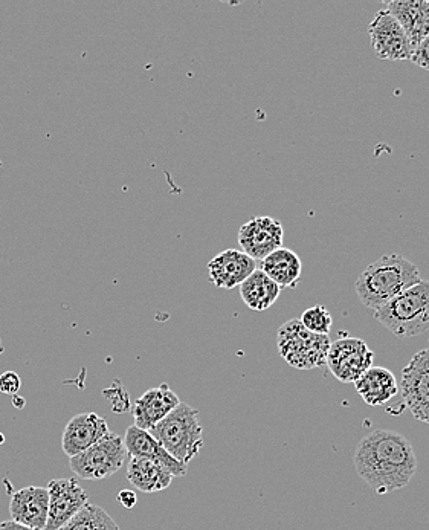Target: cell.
<instances>
[{"label": "cell", "instance_id": "obj_2", "mask_svg": "<svg viewBox=\"0 0 429 530\" xmlns=\"http://www.w3.org/2000/svg\"><path fill=\"white\" fill-rule=\"evenodd\" d=\"M420 280L419 269L413 262L399 254H385L359 274L355 291L364 306L378 311Z\"/></svg>", "mask_w": 429, "mask_h": 530}, {"label": "cell", "instance_id": "obj_8", "mask_svg": "<svg viewBox=\"0 0 429 530\" xmlns=\"http://www.w3.org/2000/svg\"><path fill=\"white\" fill-rule=\"evenodd\" d=\"M371 46L376 57L388 62H407L413 55V46L407 34L387 10L376 13L368 25Z\"/></svg>", "mask_w": 429, "mask_h": 530}, {"label": "cell", "instance_id": "obj_19", "mask_svg": "<svg viewBox=\"0 0 429 530\" xmlns=\"http://www.w3.org/2000/svg\"><path fill=\"white\" fill-rule=\"evenodd\" d=\"M260 269L281 289H294L297 288L301 274H303V263L292 249L281 246L262 260Z\"/></svg>", "mask_w": 429, "mask_h": 530}, {"label": "cell", "instance_id": "obj_10", "mask_svg": "<svg viewBox=\"0 0 429 530\" xmlns=\"http://www.w3.org/2000/svg\"><path fill=\"white\" fill-rule=\"evenodd\" d=\"M49 514L45 530H62L84 506L89 497L75 479H55L48 485Z\"/></svg>", "mask_w": 429, "mask_h": 530}, {"label": "cell", "instance_id": "obj_28", "mask_svg": "<svg viewBox=\"0 0 429 530\" xmlns=\"http://www.w3.org/2000/svg\"><path fill=\"white\" fill-rule=\"evenodd\" d=\"M0 530H34L30 527L23 526V524L16 523V521H2L0 523Z\"/></svg>", "mask_w": 429, "mask_h": 530}, {"label": "cell", "instance_id": "obj_24", "mask_svg": "<svg viewBox=\"0 0 429 530\" xmlns=\"http://www.w3.org/2000/svg\"><path fill=\"white\" fill-rule=\"evenodd\" d=\"M103 396L110 402L113 413H126L130 410L129 392H127L123 382L118 381V379L104 390Z\"/></svg>", "mask_w": 429, "mask_h": 530}, {"label": "cell", "instance_id": "obj_3", "mask_svg": "<svg viewBox=\"0 0 429 530\" xmlns=\"http://www.w3.org/2000/svg\"><path fill=\"white\" fill-rule=\"evenodd\" d=\"M375 318L399 338L419 337L429 330V280L394 297L375 311Z\"/></svg>", "mask_w": 429, "mask_h": 530}, {"label": "cell", "instance_id": "obj_4", "mask_svg": "<svg viewBox=\"0 0 429 530\" xmlns=\"http://www.w3.org/2000/svg\"><path fill=\"white\" fill-rule=\"evenodd\" d=\"M149 433L173 459L187 466L204 446V428L199 422V411L184 402Z\"/></svg>", "mask_w": 429, "mask_h": 530}, {"label": "cell", "instance_id": "obj_18", "mask_svg": "<svg viewBox=\"0 0 429 530\" xmlns=\"http://www.w3.org/2000/svg\"><path fill=\"white\" fill-rule=\"evenodd\" d=\"M356 392L370 407L387 404L399 393L396 376L385 367H370L355 382Z\"/></svg>", "mask_w": 429, "mask_h": 530}, {"label": "cell", "instance_id": "obj_22", "mask_svg": "<svg viewBox=\"0 0 429 530\" xmlns=\"http://www.w3.org/2000/svg\"><path fill=\"white\" fill-rule=\"evenodd\" d=\"M62 530H120V527L100 506L88 503Z\"/></svg>", "mask_w": 429, "mask_h": 530}, {"label": "cell", "instance_id": "obj_1", "mask_svg": "<svg viewBox=\"0 0 429 530\" xmlns=\"http://www.w3.org/2000/svg\"><path fill=\"white\" fill-rule=\"evenodd\" d=\"M356 472L378 494L407 488L417 471L410 439L390 430H376L356 446Z\"/></svg>", "mask_w": 429, "mask_h": 530}, {"label": "cell", "instance_id": "obj_29", "mask_svg": "<svg viewBox=\"0 0 429 530\" xmlns=\"http://www.w3.org/2000/svg\"><path fill=\"white\" fill-rule=\"evenodd\" d=\"M14 407L20 408L22 410L23 407H25V399L19 398V396H14L13 398Z\"/></svg>", "mask_w": 429, "mask_h": 530}, {"label": "cell", "instance_id": "obj_9", "mask_svg": "<svg viewBox=\"0 0 429 530\" xmlns=\"http://www.w3.org/2000/svg\"><path fill=\"white\" fill-rule=\"evenodd\" d=\"M400 393L417 421L429 424V349L420 350L402 372Z\"/></svg>", "mask_w": 429, "mask_h": 530}, {"label": "cell", "instance_id": "obj_30", "mask_svg": "<svg viewBox=\"0 0 429 530\" xmlns=\"http://www.w3.org/2000/svg\"><path fill=\"white\" fill-rule=\"evenodd\" d=\"M0 443H4V436L2 434H0Z\"/></svg>", "mask_w": 429, "mask_h": 530}, {"label": "cell", "instance_id": "obj_7", "mask_svg": "<svg viewBox=\"0 0 429 530\" xmlns=\"http://www.w3.org/2000/svg\"><path fill=\"white\" fill-rule=\"evenodd\" d=\"M375 353L364 340L341 338L330 344L326 364L338 381L355 384L370 367H373Z\"/></svg>", "mask_w": 429, "mask_h": 530}, {"label": "cell", "instance_id": "obj_15", "mask_svg": "<svg viewBox=\"0 0 429 530\" xmlns=\"http://www.w3.org/2000/svg\"><path fill=\"white\" fill-rule=\"evenodd\" d=\"M257 269V262L239 249H226L208 263V275L216 288L234 289Z\"/></svg>", "mask_w": 429, "mask_h": 530}, {"label": "cell", "instance_id": "obj_17", "mask_svg": "<svg viewBox=\"0 0 429 530\" xmlns=\"http://www.w3.org/2000/svg\"><path fill=\"white\" fill-rule=\"evenodd\" d=\"M385 7H387L385 10L402 26L414 51V48L429 36V2L399 0V2H387Z\"/></svg>", "mask_w": 429, "mask_h": 530}, {"label": "cell", "instance_id": "obj_14", "mask_svg": "<svg viewBox=\"0 0 429 530\" xmlns=\"http://www.w3.org/2000/svg\"><path fill=\"white\" fill-rule=\"evenodd\" d=\"M11 520L34 530H45L49 514L48 489L28 486L14 492L10 501Z\"/></svg>", "mask_w": 429, "mask_h": 530}, {"label": "cell", "instance_id": "obj_20", "mask_svg": "<svg viewBox=\"0 0 429 530\" xmlns=\"http://www.w3.org/2000/svg\"><path fill=\"white\" fill-rule=\"evenodd\" d=\"M173 479H175L173 474L155 460L132 457L127 465V480L146 494L170 488Z\"/></svg>", "mask_w": 429, "mask_h": 530}, {"label": "cell", "instance_id": "obj_27", "mask_svg": "<svg viewBox=\"0 0 429 530\" xmlns=\"http://www.w3.org/2000/svg\"><path fill=\"white\" fill-rule=\"evenodd\" d=\"M117 500L120 501L121 505L126 509H133L138 503V497H136L135 492L130 491V489H124L120 494L117 495Z\"/></svg>", "mask_w": 429, "mask_h": 530}, {"label": "cell", "instance_id": "obj_25", "mask_svg": "<svg viewBox=\"0 0 429 530\" xmlns=\"http://www.w3.org/2000/svg\"><path fill=\"white\" fill-rule=\"evenodd\" d=\"M20 387H22V381L17 373L5 372L4 375H0V393L16 396Z\"/></svg>", "mask_w": 429, "mask_h": 530}, {"label": "cell", "instance_id": "obj_21", "mask_svg": "<svg viewBox=\"0 0 429 530\" xmlns=\"http://www.w3.org/2000/svg\"><path fill=\"white\" fill-rule=\"evenodd\" d=\"M281 288L262 271L255 269L240 285V297L251 311L263 312L280 297Z\"/></svg>", "mask_w": 429, "mask_h": 530}, {"label": "cell", "instance_id": "obj_5", "mask_svg": "<svg viewBox=\"0 0 429 530\" xmlns=\"http://www.w3.org/2000/svg\"><path fill=\"white\" fill-rule=\"evenodd\" d=\"M278 352L289 366L312 370L326 364L330 349L329 335L309 332L300 320H291L278 330Z\"/></svg>", "mask_w": 429, "mask_h": 530}, {"label": "cell", "instance_id": "obj_13", "mask_svg": "<svg viewBox=\"0 0 429 530\" xmlns=\"http://www.w3.org/2000/svg\"><path fill=\"white\" fill-rule=\"evenodd\" d=\"M181 404L179 396L171 390L170 385L161 384L150 388L141 398L136 399L132 408L135 427L150 431L164 421L165 417Z\"/></svg>", "mask_w": 429, "mask_h": 530}, {"label": "cell", "instance_id": "obj_16", "mask_svg": "<svg viewBox=\"0 0 429 530\" xmlns=\"http://www.w3.org/2000/svg\"><path fill=\"white\" fill-rule=\"evenodd\" d=\"M124 445H126L127 456L130 459L136 457V459L155 460V462L164 465L173 474V477H184L187 474L188 466L173 459L149 431L141 430V428L132 425V427L127 428Z\"/></svg>", "mask_w": 429, "mask_h": 530}, {"label": "cell", "instance_id": "obj_6", "mask_svg": "<svg viewBox=\"0 0 429 530\" xmlns=\"http://www.w3.org/2000/svg\"><path fill=\"white\" fill-rule=\"evenodd\" d=\"M126 457L124 437L109 431L89 450L69 459V465L75 476L80 477L81 480L97 482L117 474L123 468Z\"/></svg>", "mask_w": 429, "mask_h": 530}, {"label": "cell", "instance_id": "obj_23", "mask_svg": "<svg viewBox=\"0 0 429 530\" xmlns=\"http://www.w3.org/2000/svg\"><path fill=\"white\" fill-rule=\"evenodd\" d=\"M300 321L309 332L317 333V335H329L333 324L332 315L324 306H313L307 309L301 315Z\"/></svg>", "mask_w": 429, "mask_h": 530}, {"label": "cell", "instance_id": "obj_11", "mask_svg": "<svg viewBox=\"0 0 429 530\" xmlns=\"http://www.w3.org/2000/svg\"><path fill=\"white\" fill-rule=\"evenodd\" d=\"M283 225L274 217L260 216L243 223L239 230V245L252 260H265L283 245Z\"/></svg>", "mask_w": 429, "mask_h": 530}, {"label": "cell", "instance_id": "obj_26", "mask_svg": "<svg viewBox=\"0 0 429 530\" xmlns=\"http://www.w3.org/2000/svg\"><path fill=\"white\" fill-rule=\"evenodd\" d=\"M411 62L416 63L420 68L429 71V36L425 37V39L414 48L413 55H411Z\"/></svg>", "mask_w": 429, "mask_h": 530}, {"label": "cell", "instance_id": "obj_12", "mask_svg": "<svg viewBox=\"0 0 429 530\" xmlns=\"http://www.w3.org/2000/svg\"><path fill=\"white\" fill-rule=\"evenodd\" d=\"M109 433L104 417L97 413L75 414L66 424L62 437L63 453L72 459L94 446Z\"/></svg>", "mask_w": 429, "mask_h": 530}]
</instances>
